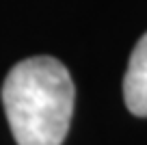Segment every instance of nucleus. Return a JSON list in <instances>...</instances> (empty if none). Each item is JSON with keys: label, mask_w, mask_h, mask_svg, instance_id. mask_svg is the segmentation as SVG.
<instances>
[{"label": "nucleus", "mask_w": 147, "mask_h": 145, "mask_svg": "<svg viewBox=\"0 0 147 145\" xmlns=\"http://www.w3.org/2000/svg\"><path fill=\"white\" fill-rule=\"evenodd\" d=\"M74 82L54 56H30L11 67L2 106L18 145H61L71 123Z\"/></svg>", "instance_id": "f257e3e1"}, {"label": "nucleus", "mask_w": 147, "mask_h": 145, "mask_svg": "<svg viewBox=\"0 0 147 145\" xmlns=\"http://www.w3.org/2000/svg\"><path fill=\"white\" fill-rule=\"evenodd\" d=\"M125 106L136 117H147V33L136 41L123 78Z\"/></svg>", "instance_id": "f03ea898"}]
</instances>
